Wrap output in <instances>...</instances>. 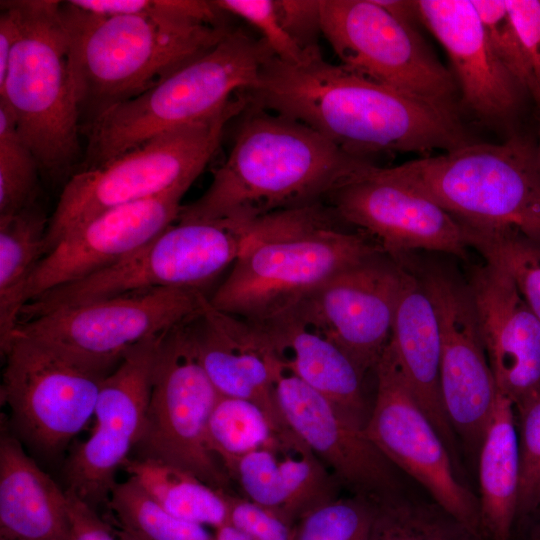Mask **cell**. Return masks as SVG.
Segmentation results:
<instances>
[{
    "label": "cell",
    "mask_w": 540,
    "mask_h": 540,
    "mask_svg": "<svg viewBox=\"0 0 540 540\" xmlns=\"http://www.w3.org/2000/svg\"><path fill=\"white\" fill-rule=\"evenodd\" d=\"M245 94L250 104L302 122L357 158L448 152L471 143L455 109L331 64L320 50L298 64L272 56Z\"/></svg>",
    "instance_id": "1"
},
{
    "label": "cell",
    "mask_w": 540,
    "mask_h": 540,
    "mask_svg": "<svg viewBox=\"0 0 540 540\" xmlns=\"http://www.w3.org/2000/svg\"><path fill=\"white\" fill-rule=\"evenodd\" d=\"M231 150L207 190L177 221L248 224L271 213L325 202L372 163L351 156L309 126L248 104Z\"/></svg>",
    "instance_id": "2"
},
{
    "label": "cell",
    "mask_w": 540,
    "mask_h": 540,
    "mask_svg": "<svg viewBox=\"0 0 540 540\" xmlns=\"http://www.w3.org/2000/svg\"><path fill=\"white\" fill-rule=\"evenodd\" d=\"M245 225L241 251L209 303L259 327L292 316L340 271L385 254L363 232L344 228L347 223L326 202Z\"/></svg>",
    "instance_id": "3"
},
{
    "label": "cell",
    "mask_w": 540,
    "mask_h": 540,
    "mask_svg": "<svg viewBox=\"0 0 540 540\" xmlns=\"http://www.w3.org/2000/svg\"><path fill=\"white\" fill-rule=\"evenodd\" d=\"M80 113L106 109L155 86L214 47L233 27L145 15H105L62 2Z\"/></svg>",
    "instance_id": "4"
},
{
    "label": "cell",
    "mask_w": 540,
    "mask_h": 540,
    "mask_svg": "<svg viewBox=\"0 0 540 540\" xmlns=\"http://www.w3.org/2000/svg\"><path fill=\"white\" fill-rule=\"evenodd\" d=\"M272 56L261 37L233 27L214 47L152 88L91 120L83 168L101 164L159 134L213 116L255 85Z\"/></svg>",
    "instance_id": "5"
},
{
    "label": "cell",
    "mask_w": 540,
    "mask_h": 540,
    "mask_svg": "<svg viewBox=\"0 0 540 540\" xmlns=\"http://www.w3.org/2000/svg\"><path fill=\"white\" fill-rule=\"evenodd\" d=\"M378 171L433 201L465 227L515 231L540 241V173L535 148L524 140L471 142Z\"/></svg>",
    "instance_id": "6"
},
{
    "label": "cell",
    "mask_w": 540,
    "mask_h": 540,
    "mask_svg": "<svg viewBox=\"0 0 540 540\" xmlns=\"http://www.w3.org/2000/svg\"><path fill=\"white\" fill-rule=\"evenodd\" d=\"M21 30L0 81V101L40 170L51 178L66 174L79 151V109L62 2L16 0Z\"/></svg>",
    "instance_id": "7"
},
{
    "label": "cell",
    "mask_w": 540,
    "mask_h": 540,
    "mask_svg": "<svg viewBox=\"0 0 540 540\" xmlns=\"http://www.w3.org/2000/svg\"><path fill=\"white\" fill-rule=\"evenodd\" d=\"M248 104L241 92L205 120L159 134L75 172L64 184L49 218L45 254L73 229L104 211L195 181L217 150L226 124Z\"/></svg>",
    "instance_id": "8"
},
{
    "label": "cell",
    "mask_w": 540,
    "mask_h": 540,
    "mask_svg": "<svg viewBox=\"0 0 540 540\" xmlns=\"http://www.w3.org/2000/svg\"><path fill=\"white\" fill-rule=\"evenodd\" d=\"M245 233L243 227L224 221H177L115 265L30 300L20 322L131 292L159 288L202 291L236 261Z\"/></svg>",
    "instance_id": "9"
},
{
    "label": "cell",
    "mask_w": 540,
    "mask_h": 540,
    "mask_svg": "<svg viewBox=\"0 0 540 540\" xmlns=\"http://www.w3.org/2000/svg\"><path fill=\"white\" fill-rule=\"evenodd\" d=\"M207 299L203 291L193 289L131 292L21 321L14 335L38 341L109 375L130 349L191 320Z\"/></svg>",
    "instance_id": "10"
},
{
    "label": "cell",
    "mask_w": 540,
    "mask_h": 540,
    "mask_svg": "<svg viewBox=\"0 0 540 540\" xmlns=\"http://www.w3.org/2000/svg\"><path fill=\"white\" fill-rule=\"evenodd\" d=\"M187 322L161 339L137 458L183 469L215 489L227 477L207 445V425L219 393L201 365Z\"/></svg>",
    "instance_id": "11"
},
{
    "label": "cell",
    "mask_w": 540,
    "mask_h": 540,
    "mask_svg": "<svg viewBox=\"0 0 540 540\" xmlns=\"http://www.w3.org/2000/svg\"><path fill=\"white\" fill-rule=\"evenodd\" d=\"M322 36L347 70L455 109L457 86L412 25L375 0H320Z\"/></svg>",
    "instance_id": "12"
},
{
    "label": "cell",
    "mask_w": 540,
    "mask_h": 540,
    "mask_svg": "<svg viewBox=\"0 0 540 540\" xmlns=\"http://www.w3.org/2000/svg\"><path fill=\"white\" fill-rule=\"evenodd\" d=\"M1 404L19 436L44 453H55L92 415L108 376L42 344L14 335L1 352Z\"/></svg>",
    "instance_id": "13"
},
{
    "label": "cell",
    "mask_w": 540,
    "mask_h": 540,
    "mask_svg": "<svg viewBox=\"0 0 540 540\" xmlns=\"http://www.w3.org/2000/svg\"><path fill=\"white\" fill-rule=\"evenodd\" d=\"M376 394L364 427L369 440L432 501L482 536L479 499L464 483L437 430L412 393L388 344L375 369Z\"/></svg>",
    "instance_id": "14"
},
{
    "label": "cell",
    "mask_w": 540,
    "mask_h": 540,
    "mask_svg": "<svg viewBox=\"0 0 540 540\" xmlns=\"http://www.w3.org/2000/svg\"><path fill=\"white\" fill-rule=\"evenodd\" d=\"M430 296L441 336V393L460 448L476 463L498 390L467 283L439 268L415 271Z\"/></svg>",
    "instance_id": "15"
},
{
    "label": "cell",
    "mask_w": 540,
    "mask_h": 540,
    "mask_svg": "<svg viewBox=\"0 0 540 540\" xmlns=\"http://www.w3.org/2000/svg\"><path fill=\"white\" fill-rule=\"evenodd\" d=\"M165 332L148 337L130 349L103 380L92 434L67 459V489L95 510L107 505L117 483L116 473L130 458L129 453L141 436L155 360Z\"/></svg>",
    "instance_id": "16"
},
{
    "label": "cell",
    "mask_w": 540,
    "mask_h": 540,
    "mask_svg": "<svg viewBox=\"0 0 540 540\" xmlns=\"http://www.w3.org/2000/svg\"><path fill=\"white\" fill-rule=\"evenodd\" d=\"M402 277L400 263L375 255L335 274L292 316L337 345L365 375L390 342Z\"/></svg>",
    "instance_id": "17"
},
{
    "label": "cell",
    "mask_w": 540,
    "mask_h": 540,
    "mask_svg": "<svg viewBox=\"0 0 540 540\" xmlns=\"http://www.w3.org/2000/svg\"><path fill=\"white\" fill-rule=\"evenodd\" d=\"M275 390L287 425L308 445L340 486L377 503L403 495L397 468L364 428L294 375L279 358Z\"/></svg>",
    "instance_id": "18"
},
{
    "label": "cell",
    "mask_w": 540,
    "mask_h": 540,
    "mask_svg": "<svg viewBox=\"0 0 540 540\" xmlns=\"http://www.w3.org/2000/svg\"><path fill=\"white\" fill-rule=\"evenodd\" d=\"M325 202L394 261L413 250L467 257L463 226L433 201L383 177L374 164L333 190Z\"/></svg>",
    "instance_id": "19"
},
{
    "label": "cell",
    "mask_w": 540,
    "mask_h": 540,
    "mask_svg": "<svg viewBox=\"0 0 540 540\" xmlns=\"http://www.w3.org/2000/svg\"><path fill=\"white\" fill-rule=\"evenodd\" d=\"M193 182L114 207L73 229L39 261L27 284V303L105 270L148 244L177 221L181 200Z\"/></svg>",
    "instance_id": "20"
},
{
    "label": "cell",
    "mask_w": 540,
    "mask_h": 540,
    "mask_svg": "<svg viewBox=\"0 0 540 540\" xmlns=\"http://www.w3.org/2000/svg\"><path fill=\"white\" fill-rule=\"evenodd\" d=\"M467 286L497 390L519 410L540 395V320L497 266L473 267Z\"/></svg>",
    "instance_id": "21"
},
{
    "label": "cell",
    "mask_w": 540,
    "mask_h": 540,
    "mask_svg": "<svg viewBox=\"0 0 540 540\" xmlns=\"http://www.w3.org/2000/svg\"><path fill=\"white\" fill-rule=\"evenodd\" d=\"M186 325L198 359L218 393L256 404L276 431L287 429L274 381L280 355L267 332L215 309L209 298Z\"/></svg>",
    "instance_id": "22"
},
{
    "label": "cell",
    "mask_w": 540,
    "mask_h": 540,
    "mask_svg": "<svg viewBox=\"0 0 540 540\" xmlns=\"http://www.w3.org/2000/svg\"><path fill=\"white\" fill-rule=\"evenodd\" d=\"M416 2L419 20L450 58L464 104L486 121L510 116L522 87L493 52L472 0Z\"/></svg>",
    "instance_id": "23"
},
{
    "label": "cell",
    "mask_w": 540,
    "mask_h": 540,
    "mask_svg": "<svg viewBox=\"0 0 540 540\" xmlns=\"http://www.w3.org/2000/svg\"><path fill=\"white\" fill-rule=\"evenodd\" d=\"M227 472L246 498L296 523L314 508L338 497L339 483L289 427L261 448L236 460Z\"/></svg>",
    "instance_id": "24"
},
{
    "label": "cell",
    "mask_w": 540,
    "mask_h": 540,
    "mask_svg": "<svg viewBox=\"0 0 540 540\" xmlns=\"http://www.w3.org/2000/svg\"><path fill=\"white\" fill-rule=\"evenodd\" d=\"M400 264L402 285L389 344L412 393L462 475L461 448L442 400L441 336L436 310L417 273Z\"/></svg>",
    "instance_id": "25"
},
{
    "label": "cell",
    "mask_w": 540,
    "mask_h": 540,
    "mask_svg": "<svg viewBox=\"0 0 540 540\" xmlns=\"http://www.w3.org/2000/svg\"><path fill=\"white\" fill-rule=\"evenodd\" d=\"M66 490L30 458L20 441L1 429L0 537L69 540Z\"/></svg>",
    "instance_id": "26"
},
{
    "label": "cell",
    "mask_w": 540,
    "mask_h": 540,
    "mask_svg": "<svg viewBox=\"0 0 540 540\" xmlns=\"http://www.w3.org/2000/svg\"><path fill=\"white\" fill-rule=\"evenodd\" d=\"M271 337L284 365L309 387L365 427L370 411L364 396V374L333 342L290 316L261 327Z\"/></svg>",
    "instance_id": "27"
},
{
    "label": "cell",
    "mask_w": 540,
    "mask_h": 540,
    "mask_svg": "<svg viewBox=\"0 0 540 540\" xmlns=\"http://www.w3.org/2000/svg\"><path fill=\"white\" fill-rule=\"evenodd\" d=\"M477 469L482 536L485 540H510L517 523L519 442L515 407L499 392Z\"/></svg>",
    "instance_id": "28"
},
{
    "label": "cell",
    "mask_w": 540,
    "mask_h": 540,
    "mask_svg": "<svg viewBox=\"0 0 540 540\" xmlns=\"http://www.w3.org/2000/svg\"><path fill=\"white\" fill-rule=\"evenodd\" d=\"M49 218L36 205L0 216V348L10 344L27 303L28 281L45 254Z\"/></svg>",
    "instance_id": "29"
},
{
    "label": "cell",
    "mask_w": 540,
    "mask_h": 540,
    "mask_svg": "<svg viewBox=\"0 0 540 540\" xmlns=\"http://www.w3.org/2000/svg\"><path fill=\"white\" fill-rule=\"evenodd\" d=\"M122 468L172 515L215 529L229 523L225 490L215 489L183 469L152 459L128 458Z\"/></svg>",
    "instance_id": "30"
},
{
    "label": "cell",
    "mask_w": 540,
    "mask_h": 540,
    "mask_svg": "<svg viewBox=\"0 0 540 540\" xmlns=\"http://www.w3.org/2000/svg\"><path fill=\"white\" fill-rule=\"evenodd\" d=\"M107 507L108 521L135 540H215L204 526L166 511L132 477L116 483Z\"/></svg>",
    "instance_id": "31"
},
{
    "label": "cell",
    "mask_w": 540,
    "mask_h": 540,
    "mask_svg": "<svg viewBox=\"0 0 540 540\" xmlns=\"http://www.w3.org/2000/svg\"><path fill=\"white\" fill-rule=\"evenodd\" d=\"M368 540H485L434 501L405 494L374 503Z\"/></svg>",
    "instance_id": "32"
},
{
    "label": "cell",
    "mask_w": 540,
    "mask_h": 540,
    "mask_svg": "<svg viewBox=\"0 0 540 540\" xmlns=\"http://www.w3.org/2000/svg\"><path fill=\"white\" fill-rule=\"evenodd\" d=\"M275 432L256 404L219 395L207 425V445L227 470L239 458L263 447Z\"/></svg>",
    "instance_id": "33"
},
{
    "label": "cell",
    "mask_w": 540,
    "mask_h": 540,
    "mask_svg": "<svg viewBox=\"0 0 540 540\" xmlns=\"http://www.w3.org/2000/svg\"><path fill=\"white\" fill-rule=\"evenodd\" d=\"M463 228L468 246L510 276L540 320V241L515 231Z\"/></svg>",
    "instance_id": "34"
},
{
    "label": "cell",
    "mask_w": 540,
    "mask_h": 540,
    "mask_svg": "<svg viewBox=\"0 0 540 540\" xmlns=\"http://www.w3.org/2000/svg\"><path fill=\"white\" fill-rule=\"evenodd\" d=\"M39 163L21 136L10 109L0 101V216L36 205Z\"/></svg>",
    "instance_id": "35"
},
{
    "label": "cell",
    "mask_w": 540,
    "mask_h": 540,
    "mask_svg": "<svg viewBox=\"0 0 540 540\" xmlns=\"http://www.w3.org/2000/svg\"><path fill=\"white\" fill-rule=\"evenodd\" d=\"M373 517L369 499L338 496L304 515L295 525L294 540H368Z\"/></svg>",
    "instance_id": "36"
},
{
    "label": "cell",
    "mask_w": 540,
    "mask_h": 540,
    "mask_svg": "<svg viewBox=\"0 0 540 540\" xmlns=\"http://www.w3.org/2000/svg\"><path fill=\"white\" fill-rule=\"evenodd\" d=\"M82 10L105 15L127 14L176 18L209 25H227V15L204 0H70Z\"/></svg>",
    "instance_id": "37"
},
{
    "label": "cell",
    "mask_w": 540,
    "mask_h": 540,
    "mask_svg": "<svg viewBox=\"0 0 540 540\" xmlns=\"http://www.w3.org/2000/svg\"><path fill=\"white\" fill-rule=\"evenodd\" d=\"M515 412L520 456L519 522L540 509V395Z\"/></svg>",
    "instance_id": "38"
},
{
    "label": "cell",
    "mask_w": 540,
    "mask_h": 540,
    "mask_svg": "<svg viewBox=\"0 0 540 540\" xmlns=\"http://www.w3.org/2000/svg\"><path fill=\"white\" fill-rule=\"evenodd\" d=\"M484 26L489 44L522 89L530 92L532 76L522 43L505 0H472Z\"/></svg>",
    "instance_id": "39"
},
{
    "label": "cell",
    "mask_w": 540,
    "mask_h": 540,
    "mask_svg": "<svg viewBox=\"0 0 540 540\" xmlns=\"http://www.w3.org/2000/svg\"><path fill=\"white\" fill-rule=\"evenodd\" d=\"M213 2L226 14L241 18L256 28L279 60L298 64L305 59L307 54L283 28L274 0H213Z\"/></svg>",
    "instance_id": "40"
},
{
    "label": "cell",
    "mask_w": 540,
    "mask_h": 540,
    "mask_svg": "<svg viewBox=\"0 0 540 540\" xmlns=\"http://www.w3.org/2000/svg\"><path fill=\"white\" fill-rule=\"evenodd\" d=\"M229 524L253 540H294L295 525L247 498L227 494Z\"/></svg>",
    "instance_id": "41"
},
{
    "label": "cell",
    "mask_w": 540,
    "mask_h": 540,
    "mask_svg": "<svg viewBox=\"0 0 540 540\" xmlns=\"http://www.w3.org/2000/svg\"><path fill=\"white\" fill-rule=\"evenodd\" d=\"M281 24L304 53L320 50V0H274Z\"/></svg>",
    "instance_id": "42"
},
{
    "label": "cell",
    "mask_w": 540,
    "mask_h": 540,
    "mask_svg": "<svg viewBox=\"0 0 540 540\" xmlns=\"http://www.w3.org/2000/svg\"><path fill=\"white\" fill-rule=\"evenodd\" d=\"M505 1L532 76L533 95L540 92V0Z\"/></svg>",
    "instance_id": "43"
},
{
    "label": "cell",
    "mask_w": 540,
    "mask_h": 540,
    "mask_svg": "<svg viewBox=\"0 0 540 540\" xmlns=\"http://www.w3.org/2000/svg\"><path fill=\"white\" fill-rule=\"evenodd\" d=\"M70 532L69 540H123L117 528L100 517L95 509L66 489Z\"/></svg>",
    "instance_id": "44"
},
{
    "label": "cell",
    "mask_w": 540,
    "mask_h": 540,
    "mask_svg": "<svg viewBox=\"0 0 540 540\" xmlns=\"http://www.w3.org/2000/svg\"><path fill=\"white\" fill-rule=\"evenodd\" d=\"M0 10V81L7 72L11 52L19 38L21 17L17 1H1Z\"/></svg>",
    "instance_id": "45"
},
{
    "label": "cell",
    "mask_w": 540,
    "mask_h": 540,
    "mask_svg": "<svg viewBox=\"0 0 540 540\" xmlns=\"http://www.w3.org/2000/svg\"><path fill=\"white\" fill-rule=\"evenodd\" d=\"M375 2L404 23L413 26V21L419 20L416 1L375 0Z\"/></svg>",
    "instance_id": "46"
},
{
    "label": "cell",
    "mask_w": 540,
    "mask_h": 540,
    "mask_svg": "<svg viewBox=\"0 0 540 540\" xmlns=\"http://www.w3.org/2000/svg\"><path fill=\"white\" fill-rule=\"evenodd\" d=\"M214 538L215 540H253L246 533L229 523L215 529Z\"/></svg>",
    "instance_id": "47"
},
{
    "label": "cell",
    "mask_w": 540,
    "mask_h": 540,
    "mask_svg": "<svg viewBox=\"0 0 540 540\" xmlns=\"http://www.w3.org/2000/svg\"><path fill=\"white\" fill-rule=\"evenodd\" d=\"M536 104H537V107H538V122H539V128H538V143H537V146L535 148V156H536V163H537V167H538V170H539V173H540V92H536L535 94L532 95Z\"/></svg>",
    "instance_id": "48"
},
{
    "label": "cell",
    "mask_w": 540,
    "mask_h": 540,
    "mask_svg": "<svg viewBox=\"0 0 540 540\" xmlns=\"http://www.w3.org/2000/svg\"><path fill=\"white\" fill-rule=\"evenodd\" d=\"M527 540H540V521L533 526Z\"/></svg>",
    "instance_id": "49"
},
{
    "label": "cell",
    "mask_w": 540,
    "mask_h": 540,
    "mask_svg": "<svg viewBox=\"0 0 540 540\" xmlns=\"http://www.w3.org/2000/svg\"><path fill=\"white\" fill-rule=\"evenodd\" d=\"M120 536L123 540H135L134 538L128 536L127 534L123 533L122 531H119Z\"/></svg>",
    "instance_id": "50"
},
{
    "label": "cell",
    "mask_w": 540,
    "mask_h": 540,
    "mask_svg": "<svg viewBox=\"0 0 540 540\" xmlns=\"http://www.w3.org/2000/svg\"><path fill=\"white\" fill-rule=\"evenodd\" d=\"M0 540H13V539H6V538H1L0 537Z\"/></svg>",
    "instance_id": "51"
}]
</instances>
